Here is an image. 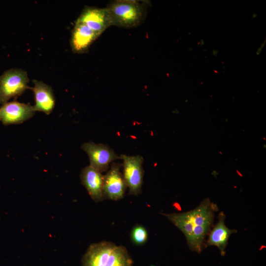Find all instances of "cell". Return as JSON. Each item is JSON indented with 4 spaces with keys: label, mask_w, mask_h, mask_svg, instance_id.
I'll list each match as a JSON object with an SVG mask.
<instances>
[{
    "label": "cell",
    "mask_w": 266,
    "mask_h": 266,
    "mask_svg": "<svg viewBox=\"0 0 266 266\" xmlns=\"http://www.w3.org/2000/svg\"><path fill=\"white\" fill-rule=\"evenodd\" d=\"M35 112L29 103L8 101L0 107V121L4 125L20 124L32 118Z\"/></svg>",
    "instance_id": "8992f818"
},
{
    "label": "cell",
    "mask_w": 266,
    "mask_h": 266,
    "mask_svg": "<svg viewBox=\"0 0 266 266\" xmlns=\"http://www.w3.org/2000/svg\"><path fill=\"white\" fill-rule=\"evenodd\" d=\"M99 36L86 25L75 21L70 39L72 52L75 54L87 52L91 45Z\"/></svg>",
    "instance_id": "30bf717a"
},
{
    "label": "cell",
    "mask_w": 266,
    "mask_h": 266,
    "mask_svg": "<svg viewBox=\"0 0 266 266\" xmlns=\"http://www.w3.org/2000/svg\"><path fill=\"white\" fill-rule=\"evenodd\" d=\"M218 210L216 204L206 198L190 211L161 214L183 233L191 251L200 253L204 246L205 238L213 227L215 213Z\"/></svg>",
    "instance_id": "6da1fadb"
},
{
    "label": "cell",
    "mask_w": 266,
    "mask_h": 266,
    "mask_svg": "<svg viewBox=\"0 0 266 266\" xmlns=\"http://www.w3.org/2000/svg\"><path fill=\"white\" fill-rule=\"evenodd\" d=\"M82 184L93 200L99 202L105 200L103 194L104 175L90 166L83 168L80 173Z\"/></svg>",
    "instance_id": "9c48e42d"
},
{
    "label": "cell",
    "mask_w": 266,
    "mask_h": 266,
    "mask_svg": "<svg viewBox=\"0 0 266 266\" xmlns=\"http://www.w3.org/2000/svg\"><path fill=\"white\" fill-rule=\"evenodd\" d=\"M81 147L88 155L90 166L101 173L109 169L110 163L120 159L114 150L106 144L88 141L82 144Z\"/></svg>",
    "instance_id": "5b68a950"
},
{
    "label": "cell",
    "mask_w": 266,
    "mask_h": 266,
    "mask_svg": "<svg viewBox=\"0 0 266 266\" xmlns=\"http://www.w3.org/2000/svg\"><path fill=\"white\" fill-rule=\"evenodd\" d=\"M76 21L86 25L99 36L111 26L106 7L85 6Z\"/></svg>",
    "instance_id": "ba28073f"
},
{
    "label": "cell",
    "mask_w": 266,
    "mask_h": 266,
    "mask_svg": "<svg viewBox=\"0 0 266 266\" xmlns=\"http://www.w3.org/2000/svg\"><path fill=\"white\" fill-rule=\"evenodd\" d=\"M116 245L102 241L90 245L82 259V266H105Z\"/></svg>",
    "instance_id": "7c38bea8"
},
{
    "label": "cell",
    "mask_w": 266,
    "mask_h": 266,
    "mask_svg": "<svg viewBox=\"0 0 266 266\" xmlns=\"http://www.w3.org/2000/svg\"><path fill=\"white\" fill-rule=\"evenodd\" d=\"M149 2L145 0H116L110 1L106 8L111 26L132 28L145 20Z\"/></svg>",
    "instance_id": "7a4b0ae2"
},
{
    "label": "cell",
    "mask_w": 266,
    "mask_h": 266,
    "mask_svg": "<svg viewBox=\"0 0 266 266\" xmlns=\"http://www.w3.org/2000/svg\"><path fill=\"white\" fill-rule=\"evenodd\" d=\"M226 215L222 211L218 216V222L213 227L208 234V238L204 243L205 247L216 246L220 250V254L224 256L226 253V248L230 235L237 233L235 229H230L225 224Z\"/></svg>",
    "instance_id": "8fae6325"
},
{
    "label": "cell",
    "mask_w": 266,
    "mask_h": 266,
    "mask_svg": "<svg viewBox=\"0 0 266 266\" xmlns=\"http://www.w3.org/2000/svg\"><path fill=\"white\" fill-rule=\"evenodd\" d=\"M122 165L113 163L104 176L103 194L105 199L118 200L125 195L127 186L120 172Z\"/></svg>",
    "instance_id": "52a82bcc"
},
{
    "label": "cell",
    "mask_w": 266,
    "mask_h": 266,
    "mask_svg": "<svg viewBox=\"0 0 266 266\" xmlns=\"http://www.w3.org/2000/svg\"><path fill=\"white\" fill-rule=\"evenodd\" d=\"M33 87H30L34 95L35 111L50 114L55 105V99L52 88L42 81L33 80Z\"/></svg>",
    "instance_id": "4fadbf2b"
},
{
    "label": "cell",
    "mask_w": 266,
    "mask_h": 266,
    "mask_svg": "<svg viewBox=\"0 0 266 266\" xmlns=\"http://www.w3.org/2000/svg\"><path fill=\"white\" fill-rule=\"evenodd\" d=\"M29 81L26 71L17 68L6 70L0 76V104L21 96L28 89Z\"/></svg>",
    "instance_id": "3957f363"
},
{
    "label": "cell",
    "mask_w": 266,
    "mask_h": 266,
    "mask_svg": "<svg viewBox=\"0 0 266 266\" xmlns=\"http://www.w3.org/2000/svg\"><path fill=\"white\" fill-rule=\"evenodd\" d=\"M123 177L129 188V195L137 196L141 193L144 170V159L139 155L129 156L122 154Z\"/></svg>",
    "instance_id": "277c9868"
},
{
    "label": "cell",
    "mask_w": 266,
    "mask_h": 266,
    "mask_svg": "<svg viewBox=\"0 0 266 266\" xmlns=\"http://www.w3.org/2000/svg\"><path fill=\"white\" fill-rule=\"evenodd\" d=\"M133 260L126 248L123 245H116L105 266H133Z\"/></svg>",
    "instance_id": "5bb4252c"
},
{
    "label": "cell",
    "mask_w": 266,
    "mask_h": 266,
    "mask_svg": "<svg viewBox=\"0 0 266 266\" xmlns=\"http://www.w3.org/2000/svg\"><path fill=\"white\" fill-rule=\"evenodd\" d=\"M131 238L135 245L144 244L148 238V233L146 229L140 225H135L132 230Z\"/></svg>",
    "instance_id": "9a60e30c"
}]
</instances>
